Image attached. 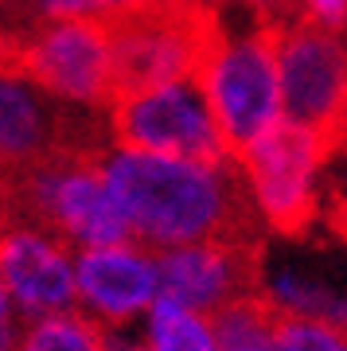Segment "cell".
Returning a JSON list of instances; mask_svg holds the SVG:
<instances>
[{
  "label": "cell",
  "mask_w": 347,
  "mask_h": 351,
  "mask_svg": "<svg viewBox=\"0 0 347 351\" xmlns=\"http://www.w3.org/2000/svg\"><path fill=\"white\" fill-rule=\"evenodd\" d=\"M98 16L110 27L113 101L180 78L203 82L226 32L215 0H136Z\"/></svg>",
  "instance_id": "cell-2"
},
{
  "label": "cell",
  "mask_w": 347,
  "mask_h": 351,
  "mask_svg": "<svg viewBox=\"0 0 347 351\" xmlns=\"http://www.w3.org/2000/svg\"><path fill=\"white\" fill-rule=\"evenodd\" d=\"M78 301L94 320L129 324L136 313H149L160 297V262L141 246H90L75 258Z\"/></svg>",
  "instance_id": "cell-11"
},
{
  "label": "cell",
  "mask_w": 347,
  "mask_h": 351,
  "mask_svg": "<svg viewBox=\"0 0 347 351\" xmlns=\"http://www.w3.org/2000/svg\"><path fill=\"white\" fill-rule=\"evenodd\" d=\"M16 351H101V328L86 313L39 316L20 332Z\"/></svg>",
  "instance_id": "cell-15"
},
{
  "label": "cell",
  "mask_w": 347,
  "mask_h": 351,
  "mask_svg": "<svg viewBox=\"0 0 347 351\" xmlns=\"http://www.w3.org/2000/svg\"><path fill=\"white\" fill-rule=\"evenodd\" d=\"M149 339L152 351H223L215 339L211 316L191 313L168 297H156L149 308Z\"/></svg>",
  "instance_id": "cell-13"
},
{
  "label": "cell",
  "mask_w": 347,
  "mask_h": 351,
  "mask_svg": "<svg viewBox=\"0 0 347 351\" xmlns=\"http://www.w3.org/2000/svg\"><path fill=\"white\" fill-rule=\"evenodd\" d=\"M300 16L309 24H320L328 32L347 36V0H300Z\"/></svg>",
  "instance_id": "cell-18"
},
{
  "label": "cell",
  "mask_w": 347,
  "mask_h": 351,
  "mask_svg": "<svg viewBox=\"0 0 347 351\" xmlns=\"http://www.w3.org/2000/svg\"><path fill=\"white\" fill-rule=\"evenodd\" d=\"M281 348L285 351H347V328L328 320L281 313Z\"/></svg>",
  "instance_id": "cell-16"
},
{
  "label": "cell",
  "mask_w": 347,
  "mask_h": 351,
  "mask_svg": "<svg viewBox=\"0 0 347 351\" xmlns=\"http://www.w3.org/2000/svg\"><path fill=\"white\" fill-rule=\"evenodd\" d=\"M0 277L4 297L20 316H55L78 301V269L67 254V242L39 226L8 223L0 242Z\"/></svg>",
  "instance_id": "cell-10"
},
{
  "label": "cell",
  "mask_w": 347,
  "mask_h": 351,
  "mask_svg": "<svg viewBox=\"0 0 347 351\" xmlns=\"http://www.w3.org/2000/svg\"><path fill=\"white\" fill-rule=\"evenodd\" d=\"M277 63L285 113L324 133L335 152L347 117V36L304 16L277 20Z\"/></svg>",
  "instance_id": "cell-8"
},
{
  "label": "cell",
  "mask_w": 347,
  "mask_h": 351,
  "mask_svg": "<svg viewBox=\"0 0 347 351\" xmlns=\"http://www.w3.org/2000/svg\"><path fill=\"white\" fill-rule=\"evenodd\" d=\"M332 145L312 125L281 113L258 141H250L238 164L250 180L265 226L297 239L320 219V180Z\"/></svg>",
  "instance_id": "cell-5"
},
{
  "label": "cell",
  "mask_w": 347,
  "mask_h": 351,
  "mask_svg": "<svg viewBox=\"0 0 347 351\" xmlns=\"http://www.w3.org/2000/svg\"><path fill=\"white\" fill-rule=\"evenodd\" d=\"M101 172L145 246L261 242L265 219L238 160L207 164L121 145L101 156Z\"/></svg>",
  "instance_id": "cell-1"
},
{
  "label": "cell",
  "mask_w": 347,
  "mask_h": 351,
  "mask_svg": "<svg viewBox=\"0 0 347 351\" xmlns=\"http://www.w3.org/2000/svg\"><path fill=\"white\" fill-rule=\"evenodd\" d=\"M215 339L223 351H285L281 348V308L265 293H246L211 313Z\"/></svg>",
  "instance_id": "cell-12"
},
{
  "label": "cell",
  "mask_w": 347,
  "mask_h": 351,
  "mask_svg": "<svg viewBox=\"0 0 347 351\" xmlns=\"http://www.w3.org/2000/svg\"><path fill=\"white\" fill-rule=\"evenodd\" d=\"M320 219L335 239L347 242V152L335 149L320 180Z\"/></svg>",
  "instance_id": "cell-17"
},
{
  "label": "cell",
  "mask_w": 347,
  "mask_h": 351,
  "mask_svg": "<svg viewBox=\"0 0 347 351\" xmlns=\"http://www.w3.org/2000/svg\"><path fill=\"white\" fill-rule=\"evenodd\" d=\"M110 129L117 145L136 152H160V156H187V160L223 164L238 160L226 149L219 117L203 82L180 78L160 86L125 94L110 106Z\"/></svg>",
  "instance_id": "cell-7"
},
{
  "label": "cell",
  "mask_w": 347,
  "mask_h": 351,
  "mask_svg": "<svg viewBox=\"0 0 347 351\" xmlns=\"http://www.w3.org/2000/svg\"><path fill=\"white\" fill-rule=\"evenodd\" d=\"M4 75L78 106H113V47L101 16H51L4 36Z\"/></svg>",
  "instance_id": "cell-4"
},
{
  "label": "cell",
  "mask_w": 347,
  "mask_h": 351,
  "mask_svg": "<svg viewBox=\"0 0 347 351\" xmlns=\"http://www.w3.org/2000/svg\"><path fill=\"white\" fill-rule=\"evenodd\" d=\"M335 149H344V152H347V117H344V129H339V145H335Z\"/></svg>",
  "instance_id": "cell-19"
},
{
  "label": "cell",
  "mask_w": 347,
  "mask_h": 351,
  "mask_svg": "<svg viewBox=\"0 0 347 351\" xmlns=\"http://www.w3.org/2000/svg\"><path fill=\"white\" fill-rule=\"evenodd\" d=\"M270 297L281 313L312 316V320H328L335 328H347V297L328 289L324 281H312L304 274H277L270 281Z\"/></svg>",
  "instance_id": "cell-14"
},
{
  "label": "cell",
  "mask_w": 347,
  "mask_h": 351,
  "mask_svg": "<svg viewBox=\"0 0 347 351\" xmlns=\"http://www.w3.org/2000/svg\"><path fill=\"white\" fill-rule=\"evenodd\" d=\"M4 195L8 223L39 226L62 242H75L78 250L133 239V226L101 172V156H51L12 168Z\"/></svg>",
  "instance_id": "cell-3"
},
{
  "label": "cell",
  "mask_w": 347,
  "mask_h": 351,
  "mask_svg": "<svg viewBox=\"0 0 347 351\" xmlns=\"http://www.w3.org/2000/svg\"><path fill=\"white\" fill-rule=\"evenodd\" d=\"M160 262V297L191 313L211 316L215 308L258 293L261 242H191L156 250Z\"/></svg>",
  "instance_id": "cell-9"
},
{
  "label": "cell",
  "mask_w": 347,
  "mask_h": 351,
  "mask_svg": "<svg viewBox=\"0 0 347 351\" xmlns=\"http://www.w3.org/2000/svg\"><path fill=\"white\" fill-rule=\"evenodd\" d=\"M203 90L211 98L226 149L242 156L250 141H258L285 113L281 63H277V20L258 16L242 36L223 32V43L203 71Z\"/></svg>",
  "instance_id": "cell-6"
}]
</instances>
